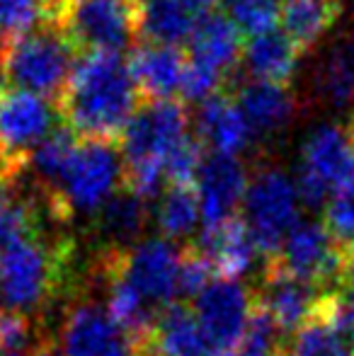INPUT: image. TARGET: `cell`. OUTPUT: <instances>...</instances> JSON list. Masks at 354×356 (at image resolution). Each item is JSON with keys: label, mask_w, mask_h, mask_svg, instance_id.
<instances>
[{"label": "cell", "mask_w": 354, "mask_h": 356, "mask_svg": "<svg viewBox=\"0 0 354 356\" xmlns=\"http://www.w3.org/2000/svg\"><path fill=\"white\" fill-rule=\"evenodd\" d=\"M141 92L122 54H78L71 78L56 99L58 117L83 141L119 145L138 107Z\"/></svg>", "instance_id": "obj_1"}, {"label": "cell", "mask_w": 354, "mask_h": 356, "mask_svg": "<svg viewBox=\"0 0 354 356\" xmlns=\"http://www.w3.org/2000/svg\"><path fill=\"white\" fill-rule=\"evenodd\" d=\"M73 267V240H49L42 228L15 235L0 245V303L22 315L44 308L76 284Z\"/></svg>", "instance_id": "obj_2"}, {"label": "cell", "mask_w": 354, "mask_h": 356, "mask_svg": "<svg viewBox=\"0 0 354 356\" xmlns=\"http://www.w3.org/2000/svg\"><path fill=\"white\" fill-rule=\"evenodd\" d=\"M76 49L51 24H39L32 32L3 37L0 73L13 90L39 95L56 102L71 78Z\"/></svg>", "instance_id": "obj_3"}, {"label": "cell", "mask_w": 354, "mask_h": 356, "mask_svg": "<svg viewBox=\"0 0 354 356\" xmlns=\"http://www.w3.org/2000/svg\"><path fill=\"white\" fill-rule=\"evenodd\" d=\"M136 0H47V24L56 27L76 51L119 54L136 47Z\"/></svg>", "instance_id": "obj_4"}, {"label": "cell", "mask_w": 354, "mask_h": 356, "mask_svg": "<svg viewBox=\"0 0 354 356\" xmlns=\"http://www.w3.org/2000/svg\"><path fill=\"white\" fill-rule=\"evenodd\" d=\"M122 177L124 160L114 143L81 141L56 192L42 199L44 209L54 220L63 223L76 216H97L99 209L119 192Z\"/></svg>", "instance_id": "obj_5"}, {"label": "cell", "mask_w": 354, "mask_h": 356, "mask_svg": "<svg viewBox=\"0 0 354 356\" xmlns=\"http://www.w3.org/2000/svg\"><path fill=\"white\" fill-rule=\"evenodd\" d=\"M296 182L279 168H260L248 182L243 220L250 228L257 252L272 259L282 252L284 240L298 225Z\"/></svg>", "instance_id": "obj_6"}, {"label": "cell", "mask_w": 354, "mask_h": 356, "mask_svg": "<svg viewBox=\"0 0 354 356\" xmlns=\"http://www.w3.org/2000/svg\"><path fill=\"white\" fill-rule=\"evenodd\" d=\"M56 102L10 90L0 102V170L10 184L27 170L29 155L56 129Z\"/></svg>", "instance_id": "obj_7"}, {"label": "cell", "mask_w": 354, "mask_h": 356, "mask_svg": "<svg viewBox=\"0 0 354 356\" xmlns=\"http://www.w3.org/2000/svg\"><path fill=\"white\" fill-rule=\"evenodd\" d=\"M187 134L189 112L182 99L143 102L119 141L124 165L156 163L166 170V158Z\"/></svg>", "instance_id": "obj_8"}, {"label": "cell", "mask_w": 354, "mask_h": 356, "mask_svg": "<svg viewBox=\"0 0 354 356\" xmlns=\"http://www.w3.org/2000/svg\"><path fill=\"white\" fill-rule=\"evenodd\" d=\"M63 356H134V344L114 323L107 305L78 296L66 308L58 330Z\"/></svg>", "instance_id": "obj_9"}, {"label": "cell", "mask_w": 354, "mask_h": 356, "mask_svg": "<svg viewBox=\"0 0 354 356\" xmlns=\"http://www.w3.org/2000/svg\"><path fill=\"white\" fill-rule=\"evenodd\" d=\"M272 259L291 277L316 286L318 291L337 289L342 248L318 220H298V225L284 240L282 252Z\"/></svg>", "instance_id": "obj_10"}, {"label": "cell", "mask_w": 354, "mask_h": 356, "mask_svg": "<svg viewBox=\"0 0 354 356\" xmlns=\"http://www.w3.org/2000/svg\"><path fill=\"white\" fill-rule=\"evenodd\" d=\"M255 296L243 284L216 279L194 298V313L216 352H233L250 323Z\"/></svg>", "instance_id": "obj_11"}, {"label": "cell", "mask_w": 354, "mask_h": 356, "mask_svg": "<svg viewBox=\"0 0 354 356\" xmlns=\"http://www.w3.org/2000/svg\"><path fill=\"white\" fill-rule=\"evenodd\" d=\"M179 254L166 238H148L119 250L117 262L134 289L158 308L175 303L179 296Z\"/></svg>", "instance_id": "obj_12"}, {"label": "cell", "mask_w": 354, "mask_h": 356, "mask_svg": "<svg viewBox=\"0 0 354 356\" xmlns=\"http://www.w3.org/2000/svg\"><path fill=\"white\" fill-rule=\"evenodd\" d=\"M255 300L269 313L274 320L277 330L282 332L284 339H289L308 318L316 305L318 291L316 286L301 282V279L291 277L287 269L279 267L274 259H265V269H262L260 286L252 289Z\"/></svg>", "instance_id": "obj_13"}, {"label": "cell", "mask_w": 354, "mask_h": 356, "mask_svg": "<svg viewBox=\"0 0 354 356\" xmlns=\"http://www.w3.org/2000/svg\"><path fill=\"white\" fill-rule=\"evenodd\" d=\"M248 172L243 163L231 155H209L197 179L204 228H216L241 216L248 192Z\"/></svg>", "instance_id": "obj_14"}, {"label": "cell", "mask_w": 354, "mask_h": 356, "mask_svg": "<svg viewBox=\"0 0 354 356\" xmlns=\"http://www.w3.org/2000/svg\"><path fill=\"white\" fill-rule=\"evenodd\" d=\"M298 170L325 184L330 197L354 189V145L350 134L337 124L316 127L303 141Z\"/></svg>", "instance_id": "obj_15"}, {"label": "cell", "mask_w": 354, "mask_h": 356, "mask_svg": "<svg viewBox=\"0 0 354 356\" xmlns=\"http://www.w3.org/2000/svg\"><path fill=\"white\" fill-rule=\"evenodd\" d=\"M127 66L143 102L179 97L182 78L187 71V56L182 49L141 42L131 49Z\"/></svg>", "instance_id": "obj_16"}, {"label": "cell", "mask_w": 354, "mask_h": 356, "mask_svg": "<svg viewBox=\"0 0 354 356\" xmlns=\"http://www.w3.org/2000/svg\"><path fill=\"white\" fill-rule=\"evenodd\" d=\"M197 136L214 155H231V158H238V153H243L252 141V131L236 97L226 90L199 104Z\"/></svg>", "instance_id": "obj_17"}, {"label": "cell", "mask_w": 354, "mask_h": 356, "mask_svg": "<svg viewBox=\"0 0 354 356\" xmlns=\"http://www.w3.org/2000/svg\"><path fill=\"white\" fill-rule=\"evenodd\" d=\"M187 47L189 61L211 68L226 80L243 63V51H246L243 32L231 19V15L221 13H211L209 17H204L197 24Z\"/></svg>", "instance_id": "obj_18"}, {"label": "cell", "mask_w": 354, "mask_h": 356, "mask_svg": "<svg viewBox=\"0 0 354 356\" xmlns=\"http://www.w3.org/2000/svg\"><path fill=\"white\" fill-rule=\"evenodd\" d=\"M194 245L214 264L216 277L231 279V282H238V277H243L250 269L257 252L255 240L243 216H236L216 228H204Z\"/></svg>", "instance_id": "obj_19"}, {"label": "cell", "mask_w": 354, "mask_h": 356, "mask_svg": "<svg viewBox=\"0 0 354 356\" xmlns=\"http://www.w3.org/2000/svg\"><path fill=\"white\" fill-rule=\"evenodd\" d=\"M301 54V49L282 29H272V32L250 37V42H246L243 66L252 75V80L289 88L291 78L296 75Z\"/></svg>", "instance_id": "obj_20"}, {"label": "cell", "mask_w": 354, "mask_h": 356, "mask_svg": "<svg viewBox=\"0 0 354 356\" xmlns=\"http://www.w3.org/2000/svg\"><path fill=\"white\" fill-rule=\"evenodd\" d=\"M236 102L250 127L252 136H267L287 127L293 114V97L289 88L250 80L236 90Z\"/></svg>", "instance_id": "obj_21"}, {"label": "cell", "mask_w": 354, "mask_h": 356, "mask_svg": "<svg viewBox=\"0 0 354 356\" xmlns=\"http://www.w3.org/2000/svg\"><path fill=\"white\" fill-rule=\"evenodd\" d=\"M151 344L161 356H209L211 344L204 334L194 308L187 303H170L161 308Z\"/></svg>", "instance_id": "obj_22"}, {"label": "cell", "mask_w": 354, "mask_h": 356, "mask_svg": "<svg viewBox=\"0 0 354 356\" xmlns=\"http://www.w3.org/2000/svg\"><path fill=\"white\" fill-rule=\"evenodd\" d=\"M199 22L179 0H146L138 13V39L179 49L189 44Z\"/></svg>", "instance_id": "obj_23"}, {"label": "cell", "mask_w": 354, "mask_h": 356, "mask_svg": "<svg viewBox=\"0 0 354 356\" xmlns=\"http://www.w3.org/2000/svg\"><path fill=\"white\" fill-rule=\"evenodd\" d=\"M146 202L122 187L97 213L102 250H127L136 245V238L146 228Z\"/></svg>", "instance_id": "obj_24"}, {"label": "cell", "mask_w": 354, "mask_h": 356, "mask_svg": "<svg viewBox=\"0 0 354 356\" xmlns=\"http://www.w3.org/2000/svg\"><path fill=\"white\" fill-rule=\"evenodd\" d=\"M340 0H287L282 5V32L301 51L316 47L340 17Z\"/></svg>", "instance_id": "obj_25"}, {"label": "cell", "mask_w": 354, "mask_h": 356, "mask_svg": "<svg viewBox=\"0 0 354 356\" xmlns=\"http://www.w3.org/2000/svg\"><path fill=\"white\" fill-rule=\"evenodd\" d=\"M316 92L330 107L354 104V37H340L325 49L316 68Z\"/></svg>", "instance_id": "obj_26"}, {"label": "cell", "mask_w": 354, "mask_h": 356, "mask_svg": "<svg viewBox=\"0 0 354 356\" xmlns=\"http://www.w3.org/2000/svg\"><path fill=\"white\" fill-rule=\"evenodd\" d=\"M78 136L68 127H56L29 155L27 170H32L34 177L42 187V199L56 192L63 172L71 165L73 155L78 150Z\"/></svg>", "instance_id": "obj_27"}, {"label": "cell", "mask_w": 354, "mask_h": 356, "mask_svg": "<svg viewBox=\"0 0 354 356\" xmlns=\"http://www.w3.org/2000/svg\"><path fill=\"white\" fill-rule=\"evenodd\" d=\"M202 218V204H199L197 187H175L168 184L158 204V228L166 240L187 238L194 225Z\"/></svg>", "instance_id": "obj_28"}, {"label": "cell", "mask_w": 354, "mask_h": 356, "mask_svg": "<svg viewBox=\"0 0 354 356\" xmlns=\"http://www.w3.org/2000/svg\"><path fill=\"white\" fill-rule=\"evenodd\" d=\"M289 356H352V344L330 325L308 318L289 339H284Z\"/></svg>", "instance_id": "obj_29"}, {"label": "cell", "mask_w": 354, "mask_h": 356, "mask_svg": "<svg viewBox=\"0 0 354 356\" xmlns=\"http://www.w3.org/2000/svg\"><path fill=\"white\" fill-rule=\"evenodd\" d=\"M207 158V145L199 141L197 134H187L166 158V182L175 187H197Z\"/></svg>", "instance_id": "obj_30"}, {"label": "cell", "mask_w": 354, "mask_h": 356, "mask_svg": "<svg viewBox=\"0 0 354 356\" xmlns=\"http://www.w3.org/2000/svg\"><path fill=\"white\" fill-rule=\"evenodd\" d=\"M282 344H284L282 332L277 330V325L269 318L267 310L255 300L246 334H243L241 344H238L231 354L233 356H274L282 349Z\"/></svg>", "instance_id": "obj_31"}, {"label": "cell", "mask_w": 354, "mask_h": 356, "mask_svg": "<svg viewBox=\"0 0 354 356\" xmlns=\"http://www.w3.org/2000/svg\"><path fill=\"white\" fill-rule=\"evenodd\" d=\"M39 225V207L27 199H17L10 184H0V243Z\"/></svg>", "instance_id": "obj_32"}, {"label": "cell", "mask_w": 354, "mask_h": 356, "mask_svg": "<svg viewBox=\"0 0 354 356\" xmlns=\"http://www.w3.org/2000/svg\"><path fill=\"white\" fill-rule=\"evenodd\" d=\"M47 22V0H0V34L17 37Z\"/></svg>", "instance_id": "obj_33"}, {"label": "cell", "mask_w": 354, "mask_h": 356, "mask_svg": "<svg viewBox=\"0 0 354 356\" xmlns=\"http://www.w3.org/2000/svg\"><path fill=\"white\" fill-rule=\"evenodd\" d=\"M279 15H282V5H277L274 0H241L231 8V19L243 34H250V37H260L277 29Z\"/></svg>", "instance_id": "obj_34"}, {"label": "cell", "mask_w": 354, "mask_h": 356, "mask_svg": "<svg viewBox=\"0 0 354 356\" xmlns=\"http://www.w3.org/2000/svg\"><path fill=\"white\" fill-rule=\"evenodd\" d=\"M323 225L342 250L354 248V189L337 192L328 199Z\"/></svg>", "instance_id": "obj_35"}, {"label": "cell", "mask_w": 354, "mask_h": 356, "mask_svg": "<svg viewBox=\"0 0 354 356\" xmlns=\"http://www.w3.org/2000/svg\"><path fill=\"white\" fill-rule=\"evenodd\" d=\"M214 264L209 262V257L197 248L194 243H189L179 254V296L184 298H197L214 277Z\"/></svg>", "instance_id": "obj_36"}, {"label": "cell", "mask_w": 354, "mask_h": 356, "mask_svg": "<svg viewBox=\"0 0 354 356\" xmlns=\"http://www.w3.org/2000/svg\"><path fill=\"white\" fill-rule=\"evenodd\" d=\"M32 339V325L22 313H0V349L3 354H22V349Z\"/></svg>", "instance_id": "obj_37"}, {"label": "cell", "mask_w": 354, "mask_h": 356, "mask_svg": "<svg viewBox=\"0 0 354 356\" xmlns=\"http://www.w3.org/2000/svg\"><path fill=\"white\" fill-rule=\"evenodd\" d=\"M337 289L354 298V248L342 250V267L340 279H337Z\"/></svg>", "instance_id": "obj_38"}, {"label": "cell", "mask_w": 354, "mask_h": 356, "mask_svg": "<svg viewBox=\"0 0 354 356\" xmlns=\"http://www.w3.org/2000/svg\"><path fill=\"white\" fill-rule=\"evenodd\" d=\"M179 3H182L197 19H204V17H209L211 13H216L218 0H179Z\"/></svg>", "instance_id": "obj_39"}, {"label": "cell", "mask_w": 354, "mask_h": 356, "mask_svg": "<svg viewBox=\"0 0 354 356\" xmlns=\"http://www.w3.org/2000/svg\"><path fill=\"white\" fill-rule=\"evenodd\" d=\"M29 356H63V352H61V347H58V342H54L51 337H42L34 344Z\"/></svg>", "instance_id": "obj_40"}, {"label": "cell", "mask_w": 354, "mask_h": 356, "mask_svg": "<svg viewBox=\"0 0 354 356\" xmlns=\"http://www.w3.org/2000/svg\"><path fill=\"white\" fill-rule=\"evenodd\" d=\"M134 356H161L158 354V349L153 347L151 342L146 344V347H141V349H136V352H134Z\"/></svg>", "instance_id": "obj_41"}, {"label": "cell", "mask_w": 354, "mask_h": 356, "mask_svg": "<svg viewBox=\"0 0 354 356\" xmlns=\"http://www.w3.org/2000/svg\"><path fill=\"white\" fill-rule=\"evenodd\" d=\"M347 134H350V141L354 145V117L350 119V127H347Z\"/></svg>", "instance_id": "obj_42"}, {"label": "cell", "mask_w": 354, "mask_h": 356, "mask_svg": "<svg viewBox=\"0 0 354 356\" xmlns=\"http://www.w3.org/2000/svg\"><path fill=\"white\" fill-rule=\"evenodd\" d=\"M221 5H226V8H233V5H238L241 0H218Z\"/></svg>", "instance_id": "obj_43"}, {"label": "cell", "mask_w": 354, "mask_h": 356, "mask_svg": "<svg viewBox=\"0 0 354 356\" xmlns=\"http://www.w3.org/2000/svg\"><path fill=\"white\" fill-rule=\"evenodd\" d=\"M209 356H233L231 352H216V354H209Z\"/></svg>", "instance_id": "obj_44"}, {"label": "cell", "mask_w": 354, "mask_h": 356, "mask_svg": "<svg viewBox=\"0 0 354 356\" xmlns=\"http://www.w3.org/2000/svg\"><path fill=\"white\" fill-rule=\"evenodd\" d=\"M0 102H3V73H0Z\"/></svg>", "instance_id": "obj_45"}, {"label": "cell", "mask_w": 354, "mask_h": 356, "mask_svg": "<svg viewBox=\"0 0 354 356\" xmlns=\"http://www.w3.org/2000/svg\"><path fill=\"white\" fill-rule=\"evenodd\" d=\"M274 356H289L287 352H284V344H282V349H279V352H277V354H274Z\"/></svg>", "instance_id": "obj_46"}, {"label": "cell", "mask_w": 354, "mask_h": 356, "mask_svg": "<svg viewBox=\"0 0 354 356\" xmlns=\"http://www.w3.org/2000/svg\"><path fill=\"white\" fill-rule=\"evenodd\" d=\"M5 356H24V354H5Z\"/></svg>", "instance_id": "obj_47"}, {"label": "cell", "mask_w": 354, "mask_h": 356, "mask_svg": "<svg viewBox=\"0 0 354 356\" xmlns=\"http://www.w3.org/2000/svg\"><path fill=\"white\" fill-rule=\"evenodd\" d=\"M352 356H354V337H352Z\"/></svg>", "instance_id": "obj_48"}, {"label": "cell", "mask_w": 354, "mask_h": 356, "mask_svg": "<svg viewBox=\"0 0 354 356\" xmlns=\"http://www.w3.org/2000/svg\"><path fill=\"white\" fill-rule=\"evenodd\" d=\"M0 47H3V37H0Z\"/></svg>", "instance_id": "obj_49"}, {"label": "cell", "mask_w": 354, "mask_h": 356, "mask_svg": "<svg viewBox=\"0 0 354 356\" xmlns=\"http://www.w3.org/2000/svg\"><path fill=\"white\" fill-rule=\"evenodd\" d=\"M136 3H146V0H136Z\"/></svg>", "instance_id": "obj_50"}, {"label": "cell", "mask_w": 354, "mask_h": 356, "mask_svg": "<svg viewBox=\"0 0 354 356\" xmlns=\"http://www.w3.org/2000/svg\"><path fill=\"white\" fill-rule=\"evenodd\" d=\"M0 313H3V310H0Z\"/></svg>", "instance_id": "obj_51"}]
</instances>
